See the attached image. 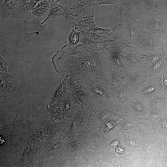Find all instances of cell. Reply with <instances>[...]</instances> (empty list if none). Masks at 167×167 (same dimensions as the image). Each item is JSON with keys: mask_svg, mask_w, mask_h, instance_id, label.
<instances>
[{"mask_svg": "<svg viewBox=\"0 0 167 167\" xmlns=\"http://www.w3.org/2000/svg\"><path fill=\"white\" fill-rule=\"evenodd\" d=\"M28 123L26 118L17 115L11 123L0 126L1 158H9L23 150L22 142Z\"/></svg>", "mask_w": 167, "mask_h": 167, "instance_id": "cell-1", "label": "cell"}, {"mask_svg": "<svg viewBox=\"0 0 167 167\" xmlns=\"http://www.w3.org/2000/svg\"><path fill=\"white\" fill-rule=\"evenodd\" d=\"M155 10H149L139 21V27L146 33L161 43L160 38L166 37L165 23Z\"/></svg>", "mask_w": 167, "mask_h": 167, "instance_id": "cell-2", "label": "cell"}, {"mask_svg": "<svg viewBox=\"0 0 167 167\" xmlns=\"http://www.w3.org/2000/svg\"><path fill=\"white\" fill-rule=\"evenodd\" d=\"M79 41L87 49L103 53L112 40L109 36L99 35L87 31H80Z\"/></svg>", "mask_w": 167, "mask_h": 167, "instance_id": "cell-3", "label": "cell"}, {"mask_svg": "<svg viewBox=\"0 0 167 167\" xmlns=\"http://www.w3.org/2000/svg\"><path fill=\"white\" fill-rule=\"evenodd\" d=\"M139 28V21L131 16L122 24H118L113 31L119 35L127 44L132 46L138 36Z\"/></svg>", "mask_w": 167, "mask_h": 167, "instance_id": "cell-4", "label": "cell"}, {"mask_svg": "<svg viewBox=\"0 0 167 167\" xmlns=\"http://www.w3.org/2000/svg\"><path fill=\"white\" fill-rule=\"evenodd\" d=\"M70 9L80 19L93 17L94 11L98 5L97 0H78Z\"/></svg>", "mask_w": 167, "mask_h": 167, "instance_id": "cell-5", "label": "cell"}, {"mask_svg": "<svg viewBox=\"0 0 167 167\" xmlns=\"http://www.w3.org/2000/svg\"><path fill=\"white\" fill-rule=\"evenodd\" d=\"M160 43L145 32L139 25L138 36L132 46L143 49L153 50L158 49Z\"/></svg>", "mask_w": 167, "mask_h": 167, "instance_id": "cell-6", "label": "cell"}, {"mask_svg": "<svg viewBox=\"0 0 167 167\" xmlns=\"http://www.w3.org/2000/svg\"><path fill=\"white\" fill-rule=\"evenodd\" d=\"M19 0H0V13L3 19L9 17L17 18L18 15L15 9V6L17 5Z\"/></svg>", "mask_w": 167, "mask_h": 167, "instance_id": "cell-7", "label": "cell"}, {"mask_svg": "<svg viewBox=\"0 0 167 167\" xmlns=\"http://www.w3.org/2000/svg\"><path fill=\"white\" fill-rule=\"evenodd\" d=\"M136 4H137V1H121L118 5L120 15L118 25L122 24L131 16V11L134 6Z\"/></svg>", "mask_w": 167, "mask_h": 167, "instance_id": "cell-8", "label": "cell"}, {"mask_svg": "<svg viewBox=\"0 0 167 167\" xmlns=\"http://www.w3.org/2000/svg\"><path fill=\"white\" fill-rule=\"evenodd\" d=\"M63 9L62 15L64 18L66 22L71 27H75L79 19L76 14L70 9H69L65 5L61 4Z\"/></svg>", "mask_w": 167, "mask_h": 167, "instance_id": "cell-9", "label": "cell"}, {"mask_svg": "<svg viewBox=\"0 0 167 167\" xmlns=\"http://www.w3.org/2000/svg\"><path fill=\"white\" fill-rule=\"evenodd\" d=\"M59 1L52 0L50 3V7L49 10V14L45 19L41 22L43 24L46 21L61 16L63 12V9L61 6V1Z\"/></svg>", "mask_w": 167, "mask_h": 167, "instance_id": "cell-10", "label": "cell"}, {"mask_svg": "<svg viewBox=\"0 0 167 167\" xmlns=\"http://www.w3.org/2000/svg\"><path fill=\"white\" fill-rule=\"evenodd\" d=\"M52 1H40L32 11V14L38 18L42 17L49 10Z\"/></svg>", "mask_w": 167, "mask_h": 167, "instance_id": "cell-11", "label": "cell"}, {"mask_svg": "<svg viewBox=\"0 0 167 167\" xmlns=\"http://www.w3.org/2000/svg\"><path fill=\"white\" fill-rule=\"evenodd\" d=\"M96 26L93 21V17H92L80 19L76 26L74 28L80 32L88 30Z\"/></svg>", "mask_w": 167, "mask_h": 167, "instance_id": "cell-12", "label": "cell"}, {"mask_svg": "<svg viewBox=\"0 0 167 167\" xmlns=\"http://www.w3.org/2000/svg\"><path fill=\"white\" fill-rule=\"evenodd\" d=\"M40 0H19L17 5L20 9L25 11L33 10Z\"/></svg>", "mask_w": 167, "mask_h": 167, "instance_id": "cell-13", "label": "cell"}, {"mask_svg": "<svg viewBox=\"0 0 167 167\" xmlns=\"http://www.w3.org/2000/svg\"><path fill=\"white\" fill-rule=\"evenodd\" d=\"M80 35V32H76L74 28L69 36L67 45L70 46L77 45L79 41Z\"/></svg>", "mask_w": 167, "mask_h": 167, "instance_id": "cell-14", "label": "cell"}, {"mask_svg": "<svg viewBox=\"0 0 167 167\" xmlns=\"http://www.w3.org/2000/svg\"><path fill=\"white\" fill-rule=\"evenodd\" d=\"M8 63L7 62L0 56V70L7 72V67Z\"/></svg>", "mask_w": 167, "mask_h": 167, "instance_id": "cell-15", "label": "cell"}, {"mask_svg": "<svg viewBox=\"0 0 167 167\" xmlns=\"http://www.w3.org/2000/svg\"><path fill=\"white\" fill-rule=\"evenodd\" d=\"M98 5H100L102 4H114L118 1L116 0H97Z\"/></svg>", "mask_w": 167, "mask_h": 167, "instance_id": "cell-16", "label": "cell"}, {"mask_svg": "<svg viewBox=\"0 0 167 167\" xmlns=\"http://www.w3.org/2000/svg\"><path fill=\"white\" fill-rule=\"evenodd\" d=\"M118 142L117 141H114L110 145V148L114 147L118 144Z\"/></svg>", "mask_w": 167, "mask_h": 167, "instance_id": "cell-17", "label": "cell"}, {"mask_svg": "<svg viewBox=\"0 0 167 167\" xmlns=\"http://www.w3.org/2000/svg\"><path fill=\"white\" fill-rule=\"evenodd\" d=\"M116 150L118 152L122 153L123 152L122 149L120 147H118L117 148Z\"/></svg>", "mask_w": 167, "mask_h": 167, "instance_id": "cell-18", "label": "cell"}, {"mask_svg": "<svg viewBox=\"0 0 167 167\" xmlns=\"http://www.w3.org/2000/svg\"><path fill=\"white\" fill-rule=\"evenodd\" d=\"M153 90V88H150L148 89L147 90V92H152V91Z\"/></svg>", "mask_w": 167, "mask_h": 167, "instance_id": "cell-19", "label": "cell"}, {"mask_svg": "<svg viewBox=\"0 0 167 167\" xmlns=\"http://www.w3.org/2000/svg\"><path fill=\"white\" fill-rule=\"evenodd\" d=\"M164 84L167 87V80L165 79L164 80Z\"/></svg>", "mask_w": 167, "mask_h": 167, "instance_id": "cell-20", "label": "cell"}]
</instances>
